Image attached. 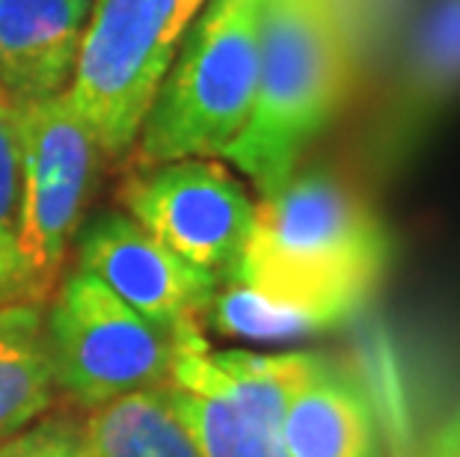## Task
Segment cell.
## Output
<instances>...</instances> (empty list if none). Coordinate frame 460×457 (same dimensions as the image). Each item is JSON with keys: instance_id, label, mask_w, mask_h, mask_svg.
Masks as SVG:
<instances>
[{"instance_id": "1", "label": "cell", "mask_w": 460, "mask_h": 457, "mask_svg": "<svg viewBox=\"0 0 460 457\" xmlns=\"http://www.w3.org/2000/svg\"><path fill=\"white\" fill-rule=\"evenodd\" d=\"M386 265L389 238L377 214L330 172H295L261 197L229 279L339 327L375 294Z\"/></svg>"}, {"instance_id": "2", "label": "cell", "mask_w": 460, "mask_h": 457, "mask_svg": "<svg viewBox=\"0 0 460 457\" xmlns=\"http://www.w3.org/2000/svg\"><path fill=\"white\" fill-rule=\"evenodd\" d=\"M348 83L350 51L339 0H261L256 104L223 161L270 197L339 113Z\"/></svg>"}, {"instance_id": "3", "label": "cell", "mask_w": 460, "mask_h": 457, "mask_svg": "<svg viewBox=\"0 0 460 457\" xmlns=\"http://www.w3.org/2000/svg\"><path fill=\"white\" fill-rule=\"evenodd\" d=\"M261 0H208L166 72L134 149L137 167L223 158L259 86Z\"/></svg>"}, {"instance_id": "4", "label": "cell", "mask_w": 460, "mask_h": 457, "mask_svg": "<svg viewBox=\"0 0 460 457\" xmlns=\"http://www.w3.org/2000/svg\"><path fill=\"white\" fill-rule=\"evenodd\" d=\"M205 4L208 0H93L66 99L107 158L134 149Z\"/></svg>"}, {"instance_id": "5", "label": "cell", "mask_w": 460, "mask_h": 457, "mask_svg": "<svg viewBox=\"0 0 460 457\" xmlns=\"http://www.w3.org/2000/svg\"><path fill=\"white\" fill-rule=\"evenodd\" d=\"M45 342L57 392L84 413L170 383L172 336L84 270L54 288Z\"/></svg>"}, {"instance_id": "6", "label": "cell", "mask_w": 460, "mask_h": 457, "mask_svg": "<svg viewBox=\"0 0 460 457\" xmlns=\"http://www.w3.org/2000/svg\"><path fill=\"white\" fill-rule=\"evenodd\" d=\"M15 122L24 172L15 238L22 300L45 303L60 286L68 241L81 226L99 143L66 92L15 101Z\"/></svg>"}, {"instance_id": "7", "label": "cell", "mask_w": 460, "mask_h": 457, "mask_svg": "<svg viewBox=\"0 0 460 457\" xmlns=\"http://www.w3.org/2000/svg\"><path fill=\"white\" fill-rule=\"evenodd\" d=\"M119 199L125 214L164 247L220 282L238 268L256 214L247 188L220 158L137 167L125 179Z\"/></svg>"}, {"instance_id": "8", "label": "cell", "mask_w": 460, "mask_h": 457, "mask_svg": "<svg viewBox=\"0 0 460 457\" xmlns=\"http://www.w3.org/2000/svg\"><path fill=\"white\" fill-rule=\"evenodd\" d=\"M77 270L104 282L155 327L179 336L205 330V312L220 279L188 265L131 214L107 211L77 241Z\"/></svg>"}, {"instance_id": "9", "label": "cell", "mask_w": 460, "mask_h": 457, "mask_svg": "<svg viewBox=\"0 0 460 457\" xmlns=\"http://www.w3.org/2000/svg\"><path fill=\"white\" fill-rule=\"evenodd\" d=\"M327 363V356L309 351H214L205 330H184L172 336V365L166 386L217 398L247 419L279 427L295 395Z\"/></svg>"}, {"instance_id": "10", "label": "cell", "mask_w": 460, "mask_h": 457, "mask_svg": "<svg viewBox=\"0 0 460 457\" xmlns=\"http://www.w3.org/2000/svg\"><path fill=\"white\" fill-rule=\"evenodd\" d=\"M90 6L93 0H0V86L9 99L68 90Z\"/></svg>"}, {"instance_id": "11", "label": "cell", "mask_w": 460, "mask_h": 457, "mask_svg": "<svg viewBox=\"0 0 460 457\" xmlns=\"http://www.w3.org/2000/svg\"><path fill=\"white\" fill-rule=\"evenodd\" d=\"M279 434L291 457H380L368 398L332 363L295 395Z\"/></svg>"}, {"instance_id": "12", "label": "cell", "mask_w": 460, "mask_h": 457, "mask_svg": "<svg viewBox=\"0 0 460 457\" xmlns=\"http://www.w3.org/2000/svg\"><path fill=\"white\" fill-rule=\"evenodd\" d=\"M57 386L45 342V303H0V445L54 410Z\"/></svg>"}, {"instance_id": "13", "label": "cell", "mask_w": 460, "mask_h": 457, "mask_svg": "<svg viewBox=\"0 0 460 457\" xmlns=\"http://www.w3.org/2000/svg\"><path fill=\"white\" fill-rule=\"evenodd\" d=\"M460 95V0H437L419 27L398 90L395 125L404 137Z\"/></svg>"}, {"instance_id": "14", "label": "cell", "mask_w": 460, "mask_h": 457, "mask_svg": "<svg viewBox=\"0 0 460 457\" xmlns=\"http://www.w3.org/2000/svg\"><path fill=\"white\" fill-rule=\"evenodd\" d=\"M99 457H202L166 386L143 389L86 413Z\"/></svg>"}, {"instance_id": "15", "label": "cell", "mask_w": 460, "mask_h": 457, "mask_svg": "<svg viewBox=\"0 0 460 457\" xmlns=\"http://www.w3.org/2000/svg\"><path fill=\"white\" fill-rule=\"evenodd\" d=\"M205 327L229 338H247V342H288V338L332 330L324 315L270 300L238 279H223L217 286L205 312Z\"/></svg>"}, {"instance_id": "16", "label": "cell", "mask_w": 460, "mask_h": 457, "mask_svg": "<svg viewBox=\"0 0 460 457\" xmlns=\"http://www.w3.org/2000/svg\"><path fill=\"white\" fill-rule=\"evenodd\" d=\"M170 401L202 457H291L279 427L247 419L217 398L166 386Z\"/></svg>"}, {"instance_id": "17", "label": "cell", "mask_w": 460, "mask_h": 457, "mask_svg": "<svg viewBox=\"0 0 460 457\" xmlns=\"http://www.w3.org/2000/svg\"><path fill=\"white\" fill-rule=\"evenodd\" d=\"M0 457H99L86 413L72 410L45 413L22 434L0 445Z\"/></svg>"}, {"instance_id": "18", "label": "cell", "mask_w": 460, "mask_h": 457, "mask_svg": "<svg viewBox=\"0 0 460 457\" xmlns=\"http://www.w3.org/2000/svg\"><path fill=\"white\" fill-rule=\"evenodd\" d=\"M22 137H18L15 104L0 110V259L18 277V214H22ZM22 288V277H18Z\"/></svg>"}, {"instance_id": "19", "label": "cell", "mask_w": 460, "mask_h": 457, "mask_svg": "<svg viewBox=\"0 0 460 457\" xmlns=\"http://www.w3.org/2000/svg\"><path fill=\"white\" fill-rule=\"evenodd\" d=\"M425 457H460V404L430 436Z\"/></svg>"}, {"instance_id": "20", "label": "cell", "mask_w": 460, "mask_h": 457, "mask_svg": "<svg viewBox=\"0 0 460 457\" xmlns=\"http://www.w3.org/2000/svg\"><path fill=\"white\" fill-rule=\"evenodd\" d=\"M9 300H22V288H18L15 270L0 259V303H9Z\"/></svg>"}, {"instance_id": "21", "label": "cell", "mask_w": 460, "mask_h": 457, "mask_svg": "<svg viewBox=\"0 0 460 457\" xmlns=\"http://www.w3.org/2000/svg\"><path fill=\"white\" fill-rule=\"evenodd\" d=\"M15 101L13 99H9V92L4 90V86H0V110H6V107H13Z\"/></svg>"}]
</instances>
